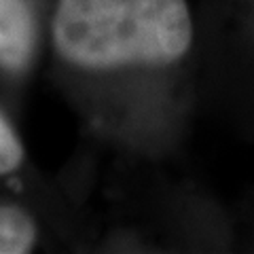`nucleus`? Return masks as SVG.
<instances>
[{
    "instance_id": "obj_1",
    "label": "nucleus",
    "mask_w": 254,
    "mask_h": 254,
    "mask_svg": "<svg viewBox=\"0 0 254 254\" xmlns=\"http://www.w3.org/2000/svg\"><path fill=\"white\" fill-rule=\"evenodd\" d=\"M53 45L87 70L168 66L193 45L187 0H58Z\"/></svg>"
},
{
    "instance_id": "obj_2",
    "label": "nucleus",
    "mask_w": 254,
    "mask_h": 254,
    "mask_svg": "<svg viewBox=\"0 0 254 254\" xmlns=\"http://www.w3.org/2000/svg\"><path fill=\"white\" fill-rule=\"evenodd\" d=\"M34 47V17L26 0H0V66L21 70Z\"/></svg>"
},
{
    "instance_id": "obj_3",
    "label": "nucleus",
    "mask_w": 254,
    "mask_h": 254,
    "mask_svg": "<svg viewBox=\"0 0 254 254\" xmlns=\"http://www.w3.org/2000/svg\"><path fill=\"white\" fill-rule=\"evenodd\" d=\"M36 244V222L19 205H0V254H23Z\"/></svg>"
},
{
    "instance_id": "obj_4",
    "label": "nucleus",
    "mask_w": 254,
    "mask_h": 254,
    "mask_svg": "<svg viewBox=\"0 0 254 254\" xmlns=\"http://www.w3.org/2000/svg\"><path fill=\"white\" fill-rule=\"evenodd\" d=\"M23 161V146L11 123L0 115V176L17 172Z\"/></svg>"
}]
</instances>
